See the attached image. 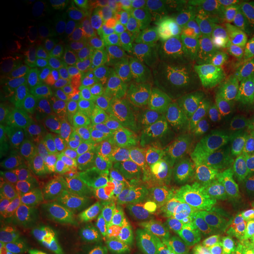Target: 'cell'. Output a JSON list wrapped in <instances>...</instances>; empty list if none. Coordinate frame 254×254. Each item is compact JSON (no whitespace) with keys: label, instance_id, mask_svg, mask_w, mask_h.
Returning <instances> with one entry per match:
<instances>
[{"label":"cell","instance_id":"obj_8","mask_svg":"<svg viewBox=\"0 0 254 254\" xmlns=\"http://www.w3.org/2000/svg\"><path fill=\"white\" fill-rule=\"evenodd\" d=\"M92 123L93 118L91 114L79 113L73 117L63 129L62 155L73 168L82 171L91 166Z\"/></svg>","mask_w":254,"mask_h":254},{"label":"cell","instance_id":"obj_38","mask_svg":"<svg viewBox=\"0 0 254 254\" xmlns=\"http://www.w3.org/2000/svg\"><path fill=\"white\" fill-rule=\"evenodd\" d=\"M168 174L176 193H182L184 190H189L195 187L202 186L204 180L189 165H170L168 166Z\"/></svg>","mask_w":254,"mask_h":254},{"label":"cell","instance_id":"obj_7","mask_svg":"<svg viewBox=\"0 0 254 254\" xmlns=\"http://www.w3.org/2000/svg\"><path fill=\"white\" fill-rule=\"evenodd\" d=\"M95 84L97 93L103 100L113 99L126 92L144 90L132 65L118 58H105L98 62Z\"/></svg>","mask_w":254,"mask_h":254},{"label":"cell","instance_id":"obj_3","mask_svg":"<svg viewBox=\"0 0 254 254\" xmlns=\"http://www.w3.org/2000/svg\"><path fill=\"white\" fill-rule=\"evenodd\" d=\"M74 232L92 249L124 247L132 241V231L126 218L116 209L105 207L90 217L75 221Z\"/></svg>","mask_w":254,"mask_h":254},{"label":"cell","instance_id":"obj_20","mask_svg":"<svg viewBox=\"0 0 254 254\" xmlns=\"http://www.w3.org/2000/svg\"><path fill=\"white\" fill-rule=\"evenodd\" d=\"M122 165L129 172L146 174L155 168L167 167L170 164L152 146L125 141L120 147Z\"/></svg>","mask_w":254,"mask_h":254},{"label":"cell","instance_id":"obj_41","mask_svg":"<svg viewBox=\"0 0 254 254\" xmlns=\"http://www.w3.org/2000/svg\"><path fill=\"white\" fill-rule=\"evenodd\" d=\"M232 180L247 205L254 208V165L240 170L232 177Z\"/></svg>","mask_w":254,"mask_h":254},{"label":"cell","instance_id":"obj_16","mask_svg":"<svg viewBox=\"0 0 254 254\" xmlns=\"http://www.w3.org/2000/svg\"><path fill=\"white\" fill-rule=\"evenodd\" d=\"M244 206H247L245 199L231 186L215 182L205 183V214L212 217H226Z\"/></svg>","mask_w":254,"mask_h":254},{"label":"cell","instance_id":"obj_36","mask_svg":"<svg viewBox=\"0 0 254 254\" xmlns=\"http://www.w3.org/2000/svg\"><path fill=\"white\" fill-rule=\"evenodd\" d=\"M176 206L177 200L161 199L158 198V196L150 195L135 209V212L131 215V218L133 221L138 222V224L153 222L158 218H160L161 215L176 209Z\"/></svg>","mask_w":254,"mask_h":254},{"label":"cell","instance_id":"obj_34","mask_svg":"<svg viewBox=\"0 0 254 254\" xmlns=\"http://www.w3.org/2000/svg\"><path fill=\"white\" fill-rule=\"evenodd\" d=\"M204 193L205 184L195 189L178 193L176 211L186 220L196 222L204 214Z\"/></svg>","mask_w":254,"mask_h":254},{"label":"cell","instance_id":"obj_32","mask_svg":"<svg viewBox=\"0 0 254 254\" xmlns=\"http://www.w3.org/2000/svg\"><path fill=\"white\" fill-rule=\"evenodd\" d=\"M92 146H107V147L120 148L123 146L124 136L118 127L114 125L106 114H97L93 118L91 129Z\"/></svg>","mask_w":254,"mask_h":254},{"label":"cell","instance_id":"obj_13","mask_svg":"<svg viewBox=\"0 0 254 254\" xmlns=\"http://www.w3.org/2000/svg\"><path fill=\"white\" fill-rule=\"evenodd\" d=\"M75 173L77 172L74 168L69 164L56 161L55 164L28 179L13 192L20 199L52 194V193L65 190L69 185Z\"/></svg>","mask_w":254,"mask_h":254},{"label":"cell","instance_id":"obj_44","mask_svg":"<svg viewBox=\"0 0 254 254\" xmlns=\"http://www.w3.org/2000/svg\"><path fill=\"white\" fill-rule=\"evenodd\" d=\"M123 249L125 251V254H164L160 252H155V251H152L150 249H146V247L140 245L138 241L134 240L129 241Z\"/></svg>","mask_w":254,"mask_h":254},{"label":"cell","instance_id":"obj_11","mask_svg":"<svg viewBox=\"0 0 254 254\" xmlns=\"http://www.w3.org/2000/svg\"><path fill=\"white\" fill-rule=\"evenodd\" d=\"M99 176L92 170H82L74 174L67 186L68 209L75 221L90 217L106 207L98 195Z\"/></svg>","mask_w":254,"mask_h":254},{"label":"cell","instance_id":"obj_17","mask_svg":"<svg viewBox=\"0 0 254 254\" xmlns=\"http://www.w3.org/2000/svg\"><path fill=\"white\" fill-rule=\"evenodd\" d=\"M230 164V141L217 146L207 152L195 150L192 154L189 166L204 182H213L218 178L226 176Z\"/></svg>","mask_w":254,"mask_h":254},{"label":"cell","instance_id":"obj_42","mask_svg":"<svg viewBox=\"0 0 254 254\" xmlns=\"http://www.w3.org/2000/svg\"><path fill=\"white\" fill-rule=\"evenodd\" d=\"M59 254H93V249L74 232Z\"/></svg>","mask_w":254,"mask_h":254},{"label":"cell","instance_id":"obj_5","mask_svg":"<svg viewBox=\"0 0 254 254\" xmlns=\"http://www.w3.org/2000/svg\"><path fill=\"white\" fill-rule=\"evenodd\" d=\"M126 31L122 12L111 1L94 2L85 9L80 19V34L87 44L100 46L116 39Z\"/></svg>","mask_w":254,"mask_h":254},{"label":"cell","instance_id":"obj_29","mask_svg":"<svg viewBox=\"0 0 254 254\" xmlns=\"http://www.w3.org/2000/svg\"><path fill=\"white\" fill-rule=\"evenodd\" d=\"M184 4L194 17L205 25L213 27L221 36L228 37L230 25L226 23L224 15V1L219 0H186Z\"/></svg>","mask_w":254,"mask_h":254},{"label":"cell","instance_id":"obj_31","mask_svg":"<svg viewBox=\"0 0 254 254\" xmlns=\"http://www.w3.org/2000/svg\"><path fill=\"white\" fill-rule=\"evenodd\" d=\"M225 226L237 243L254 239V208L247 205L226 215Z\"/></svg>","mask_w":254,"mask_h":254},{"label":"cell","instance_id":"obj_49","mask_svg":"<svg viewBox=\"0 0 254 254\" xmlns=\"http://www.w3.org/2000/svg\"><path fill=\"white\" fill-rule=\"evenodd\" d=\"M245 23L247 30H249V33L251 34V37H252L254 41V19H247V20H245Z\"/></svg>","mask_w":254,"mask_h":254},{"label":"cell","instance_id":"obj_47","mask_svg":"<svg viewBox=\"0 0 254 254\" xmlns=\"http://www.w3.org/2000/svg\"><path fill=\"white\" fill-rule=\"evenodd\" d=\"M243 82L247 87V90L250 91V93L254 97V68L246 75V77L243 78Z\"/></svg>","mask_w":254,"mask_h":254},{"label":"cell","instance_id":"obj_4","mask_svg":"<svg viewBox=\"0 0 254 254\" xmlns=\"http://www.w3.org/2000/svg\"><path fill=\"white\" fill-rule=\"evenodd\" d=\"M166 32L142 34L133 47L132 67L144 88H154L163 80L166 63Z\"/></svg>","mask_w":254,"mask_h":254},{"label":"cell","instance_id":"obj_43","mask_svg":"<svg viewBox=\"0 0 254 254\" xmlns=\"http://www.w3.org/2000/svg\"><path fill=\"white\" fill-rule=\"evenodd\" d=\"M201 249V238H200L199 231H196L195 233L190 234L189 238L183 240L182 243L177 246L176 251H182V252L190 254H196Z\"/></svg>","mask_w":254,"mask_h":254},{"label":"cell","instance_id":"obj_23","mask_svg":"<svg viewBox=\"0 0 254 254\" xmlns=\"http://www.w3.org/2000/svg\"><path fill=\"white\" fill-rule=\"evenodd\" d=\"M201 58L200 53L186 52L183 50H171L167 52L161 84L168 94H172L179 87L190 68Z\"/></svg>","mask_w":254,"mask_h":254},{"label":"cell","instance_id":"obj_35","mask_svg":"<svg viewBox=\"0 0 254 254\" xmlns=\"http://www.w3.org/2000/svg\"><path fill=\"white\" fill-rule=\"evenodd\" d=\"M136 241L146 249L164 254H171L176 251L173 244L165 237L154 222H142L139 224L135 231Z\"/></svg>","mask_w":254,"mask_h":254},{"label":"cell","instance_id":"obj_28","mask_svg":"<svg viewBox=\"0 0 254 254\" xmlns=\"http://www.w3.org/2000/svg\"><path fill=\"white\" fill-rule=\"evenodd\" d=\"M146 98L141 95H117L110 101V119L123 133L131 125L136 116L146 109Z\"/></svg>","mask_w":254,"mask_h":254},{"label":"cell","instance_id":"obj_24","mask_svg":"<svg viewBox=\"0 0 254 254\" xmlns=\"http://www.w3.org/2000/svg\"><path fill=\"white\" fill-rule=\"evenodd\" d=\"M151 195L145 174L129 173L128 179L111 206L123 215H132L144 200Z\"/></svg>","mask_w":254,"mask_h":254},{"label":"cell","instance_id":"obj_37","mask_svg":"<svg viewBox=\"0 0 254 254\" xmlns=\"http://www.w3.org/2000/svg\"><path fill=\"white\" fill-rule=\"evenodd\" d=\"M145 176L147 179L151 195L161 199L177 200V193L173 189L170 174H168V166L155 168L151 172L146 173Z\"/></svg>","mask_w":254,"mask_h":254},{"label":"cell","instance_id":"obj_45","mask_svg":"<svg viewBox=\"0 0 254 254\" xmlns=\"http://www.w3.org/2000/svg\"><path fill=\"white\" fill-rule=\"evenodd\" d=\"M234 254H254V239L240 243Z\"/></svg>","mask_w":254,"mask_h":254},{"label":"cell","instance_id":"obj_48","mask_svg":"<svg viewBox=\"0 0 254 254\" xmlns=\"http://www.w3.org/2000/svg\"><path fill=\"white\" fill-rule=\"evenodd\" d=\"M196 254H234L231 251H219V250H211V249H201Z\"/></svg>","mask_w":254,"mask_h":254},{"label":"cell","instance_id":"obj_9","mask_svg":"<svg viewBox=\"0 0 254 254\" xmlns=\"http://www.w3.org/2000/svg\"><path fill=\"white\" fill-rule=\"evenodd\" d=\"M74 227L68 206L55 212L40 224L36 236L27 246L28 254H59Z\"/></svg>","mask_w":254,"mask_h":254},{"label":"cell","instance_id":"obj_14","mask_svg":"<svg viewBox=\"0 0 254 254\" xmlns=\"http://www.w3.org/2000/svg\"><path fill=\"white\" fill-rule=\"evenodd\" d=\"M226 56L230 66L239 77H246L254 68V41L245 20L233 25L226 39Z\"/></svg>","mask_w":254,"mask_h":254},{"label":"cell","instance_id":"obj_15","mask_svg":"<svg viewBox=\"0 0 254 254\" xmlns=\"http://www.w3.org/2000/svg\"><path fill=\"white\" fill-rule=\"evenodd\" d=\"M220 112L219 98L212 97L199 103L172 104L166 117L178 125L193 131Z\"/></svg>","mask_w":254,"mask_h":254},{"label":"cell","instance_id":"obj_21","mask_svg":"<svg viewBox=\"0 0 254 254\" xmlns=\"http://www.w3.org/2000/svg\"><path fill=\"white\" fill-rule=\"evenodd\" d=\"M236 126V124L225 114L221 112L215 114L213 118L192 131L196 150L207 152L224 142L230 141Z\"/></svg>","mask_w":254,"mask_h":254},{"label":"cell","instance_id":"obj_40","mask_svg":"<svg viewBox=\"0 0 254 254\" xmlns=\"http://www.w3.org/2000/svg\"><path fill=\"white\" fill-rule=\"evenodd\" d=\"M224 15L225 20L230 26L238 21L254 19V0L224 1Z\"/></svg>","mask_w":254,"mask_h":254},{"label":"cell","instance_id":"obj_30","mask_svg":"<svg viewBox=\"0 0 254 254\" xmlns=\"http://www.w3.org/2000/svg\"><path fill=\"white\" fill-rule=\"evenodd\" d=\"M159 230L163 232L165 237H167L173 244L174 249L189 238L190 234L199 231L198 224L194 221H189L184 219L176 209L168 212V213L161 215L157 220L153 221Z\"/></svg>","mask_w":254,"mask_h":254},{"label":"cell","instance_id":"obj_33","mask_svg":"<svg viewBox=\"0 0 254 254\" xmlns=\"http://www.w3.org/2000/svg\"><path fill=\"white\" fill-rule=\"evenodd\" d=\"M129 173L131 172L125 166L119 165V166L111 168L109 171H105L101 176H99L98 195H99L100 201L104 205H111L113 199L118 195L120 190L126 184Z\"/></svg>","mask_w":254,"mask_h":254},{"label":"cell","instance_id":"obj_22","mask_svg":"<svg viewBox=\"0 0 254 254\" xmlns=\"http://www.w3.org/2000/svg\"><path fill=\"white\" fill-rule=\"evenodd\" d=\"M201 238L202 249L236 252L240 243L232 239L225 226V217L202 214L196 221Z\"/></svg>","mask_w":254,"mask_h":254},{"label":"cell","instance_id":"obj_39","mask_svg":"<svg viewBox=\"0 0 254 254\" xmlns=\"http://www.w3.org/2000/svg\"><path fill=\"white\" fill-rule=\"evenodd\" d=\"M90 164L91 166L105 171L119 166L122 164L120 148L107 147V146H92Z\"/></svg>","mask_w":254,"mask_h":254},{"label":"cell","instance_id":"obj_19","mask_svg":"<svg viewBox=\"0 0 254 254\" xmlns=\"http://www.w3.org/2000/svg\"><path fill=\"white\" fill-rule=\"evenodd\" d=\"M254 165V124L237 125L230 140V164L226 176L233 177Z\"/></svg>","mask_w":254,"mask_h":254},{"label":"cell","instance_id":"obj_10","mask_svg":"<svg viewBox=\"0 0 254 254\" xmlns=\"http://www.w3.org/2000/svg\"><path fill=\"white\" fill-rule=\"evenodd\" d=\"M226 39L217 40L201 53V60L211 82L212 91L219 99L241 88L239 75L228 64Z\"/></svg>","mask_w":254,"mask_h":254},{"label":"cell","instance_id":"obj_2","mask_svg":"<svg viewBox=\"0 0 254 254\" xmlns=\"http://www.w3.org/2000/svg\"><path fill=\"white\" fill-rule=\"evenodd\" d=\"M66 206H68L67 187L52 194L30 196L19 200L8 217V226L13 236V243L30 244L41 222Z\"/></svg>","mask_w":254,"mask_h":254},{"label":"cell","instance_id":"obj_25","mask_svg":"<svg viewBox=\"0 0 254 254\" xmlns=\"http://www.w3.org/2000/svg\"><path fill=\"white\" fill-rule=\"evenodd\" d=\"M160 128L158 110L152 105L142 110L131 125L123 132L124 140L153 146L157 142Z\"/></svg>","mask_w":254,"mask_h":254},{"label":"cell","instance_id":"obj_27","mask_svg":"<svg viewBox=\"0 0 254 254\" xmlns=\"http://www.w3.org/2000/svg\"><path fill=\"white\" fill-rule=\"evenodd\" d=\"M220 112L236 125L254 124V97L240 88L219 99Z\"/></svg>","mask_w":254,"mask_h":254},{"label":"cell","instance_id":"obj_46","mask_svg":"<svg viewBox=\"0 0 254 254\" xmlns=\"http://www.w3.org/2000/svg\"><path fill=\"white\" fill-rule=\"evenodd\" d=\"M93 254H125V251L123 247H101L93 250Z\"/></svg>","mask_w":254,"mask_h":254},{"label":"cell","instance_id":"obj_1","mask_svg":"<svg viewBox=\"0 0 254 254\" xmlns=\"http://www.w3.org/2000/svg\"><path fill=\"white\" fill-rule=\"evenodd\" d=\"M56 163L53 142L45 139L19 140L6 145L1 155V183L14 190Z\"/></svg>","mask_w":254,"mask_h":254},{"label":"cell","instance_id":"obj_12","mask_svg":"<svg viewBox=\"0 0 254 254\" xmlns=\"http://www.w3.org/2000/svg\"><path fill=\"white\" fill-rule=\"evenodd\" d=\"M155 150L168 164L187 165L196 150L193 132L165 117L155 142Z\"/></svg>","mask_w":254,"mask_h":254},{"label":"cell","instance_id":"obj_6","mask_svg":"<svg viewBox=\"0 0 254 254\" xmlns=\"http://www.w3.org/2000/svg\"><path fill=\"white\" fill-rule=\"evenodd\" d=\"M185 4L180 2L176 14L166 26L168 40L178 50L192 53H204L212 44L219 39H226L218 31L208 25L196 23L187 14Z\"/></svg>","mask_w":254,"mask_h":254},{"label":"cell","instance_id":"obj_26","mask_svg":"<svg viewBox=\"0 0 254 254\" xmlns=\"http://www.w3.org/2000/svg\"><path fill=\"white\" fill-rule=\"evenodd\" d=\"M128 17L135 24L157 25L168 14L171 0H125L123 2Z\"/></svg>","mask_w":254,"mask_h":254},{"label":"cell","instance_id":"obj_50","mask_svg":"<svg viewBox=\"0 0 254 254\" xmlns=\"http://www.w3.org/2000/svg\"><path fill=\"white\" fill-rule=\"evenodd\" d=\"M171 254H190V253H185V252H182V251H174Z\"/></svg>","mask_w":254,"mask_h":254},{"label":"cell","instance_id":"obj_18","mask_svg":"<svg viewBox=\"0 0 254 254\" xmlns=\"http://www.w3.org/2000/svg\"><path fill=\"white\" fill-rule=\"evenodd\" d=\"M212 97L215 95L212 91L204 64L200 58L199 62L190 68L179 87L170 94V103H199Z\"/></svg>","mask_w":254,"mask_h":254}]
</instances>
